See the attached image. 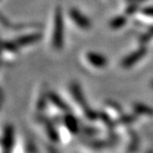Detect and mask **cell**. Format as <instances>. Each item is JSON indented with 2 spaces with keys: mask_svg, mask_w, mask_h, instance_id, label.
Returning <instances> with one entry per match:
<instances>
[{
  "mask_svg": "<svg viewBox=\"0 0 153 153\" xmlns=\"http://www.w3.org/2000/svg\"><path fill=\"white\" fill-rule=\"evenodd\" d=\"M66 125H67V127L70 129V131L73 133H76L79 129L76 120L73 117V116H67L66 117Z\"/></svg>",
  "mask_w": 153,
  "mask_h": 153,
  "instance_id": "6",
  "label": "cell"
},
{
  "mask_svg": "<svg viewBox=\"0 0 153 153\" xmlns=\"http://www.w3.org/2000/svg\"><path fill=\"white\" fill-rule=\"evenodd\" d=\"M87 60L96 68H105L108 64V60L105 56L94 52H90L87 54Z\"/></svg>",
  "mask_w": 153,
  "mask_h": 153,
  "instance_id": "4",
  "label": "cell"
},
{
  "mask_svg": "<svg viewBox=\"0 0 153 153\" xmlns=\"http://www.w3.org/2000/svg\"><path fill=\"white\" fill-rule=\"evenodd\" d=\"M40 38V36L35 34V35H27V36H23V37H20L19 39H17L16 43L20 46H27L30 45L32 43H34L36 41H38Z\"/></svg>",
  "mask_w": 153,
  "mask_h": 153,
  "instance_id": "5",
  "label": "cell"
},
{
  "mask_svg": "<svg viewBox=\"0 0 153 153\" xmlns=\"http://www.w3.org/2000/svg\"><path fill=\"white\" fill-rule=\"evenodd\" d=\"M143 13L146 15H149V16H153V6L144 8L143 9Z\"/></svg>",
  "mask_w": 153,
  "mask_h": 153,
  "instance_id": "11",
  "label": "cell"
},
{
  "mask_svg": "<svg viewBox=\"0 0 153 153\" xmlns=\"http://www.w3.org/2000/svg\"><path fill=\"white\" fill-rule=\"evenodd\" d=\"M70 15L73 18L74 22L78 26H79L82 29H88L91 27V22L88 21V19L85 16H84L81 12H79L76 9H71L70 10Z\"/></svg>",
  "mask_w": 153,
  "mask_h": 153,
  "instance_id": "2",
  "label": "cell"
},
{
  "mask_svg": "<svg viewBox=\"0 0 153 153\" xmlns=\"http://www.w3.org/2000/svg\"><path fill=\"white\" fill-rule=\"evenodd\" d=\"M134 108H135L138 112L144 111V112H146V114H149L150 115H152V114H153V109L147 108L146 105H137V106H135Z\"/></svg>",
  "mask_w": 153,
  "mask_h": 153,
  "instance_id": "10",
  "label": "cell"
},
{
  "mask_svg": "<svg viewBox=\"0 0 153 153\" xmlns=\"http://www.w3.org/2000/svg\"><path fill=\"white\" fill-rule=\"evenodd\" d=\"M63 20L61 11L58 10L55 16V28L53 34V45L55 48L61 49L63 46Z\"/></svg>",
  "mask_w": 153,
  "mask_h": 153,
  "instance_id": "1",
  "label": "cell"
},
{
  "mask_svg": "<svg viewBox=\"0 0 153 153\" xmlns=\"http://www.w3.org/2000/svg\"><path fill=\"white\" fill-rule=\"evenodd\" d=\"M145 53H146V49L141 48V49H139V50H137L136 52H134V53L130 54L129 56H127L122 61V66H123V68H130L131 66H133L134 64L138 62V61L144 56Z\"/></svg>",
  "mask_w": 153,
  "mask_h": 153,
  "instance_id": "3",
  "label": "cell"
},
{
  "mask_svg": "<svg viewBox=\"0 0 153 153\" xmlns=\"http://www.w3.org/2000/svg\"><path fill=\"white\" fill-rule=\"evenodd\" d=\"M12 137H13V130L11 127H7L5 130V134L3 136V145L5 147L8 148V146L10 147L11 142H12Z\"/></svg>",
  "mask_w": 153,
  "mask_h": 153,
  "instance_id": "7",
  "label": "cell"
},
{
  "mask_svg": "<svg viewBox=\"0 0 153 153\" xmlns=\"http://www.w3.org/2000/svg\"><path fill=\"white\" fill-rule=\"evenodd\" d=\"M51 100L54 103H56V105L58 106V108H62L64 109V111H66L67 109V105H66V103L65 102H63L62 100H60V97L57 96H55V94H53V96L51 97Z\"/></svg>",
  "mask_w": 153,
  "mask_h": 153,
  "instance_id": "9",
  "label": "cell"
},
{
  "mask_svg": "<svg viewBox=\"0 0 153 153\" xmlns=\"http://www.w3.org/2000/svg\"><path fill=\"white\" fill-rule=\"evenodd\" d=\"M125 22H126V19H125L124 17L118 16V17L114 18V19L111 22V27L114 29H118V28H120V27L123 26L125 24Z\"/></svg>",
  "mask_w": 153,
  "mask_h": 153,
  "instance_id": "8",
  "label": "cell"
}]
</instances>
